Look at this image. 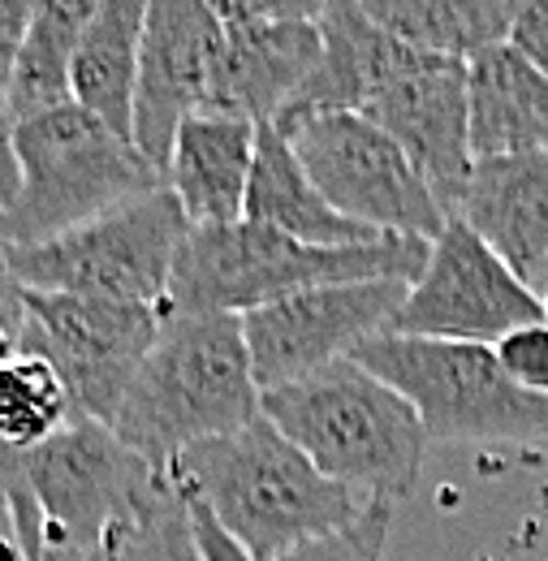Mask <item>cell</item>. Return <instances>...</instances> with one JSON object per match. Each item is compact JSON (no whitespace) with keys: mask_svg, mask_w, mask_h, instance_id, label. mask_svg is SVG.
<instances>
[{"mask_svg":"<svg viewBox=\"0 0 548 561\" xmlns=\"http://www.w3.org/2000/svg\"><path fill=\"white\" fill-rule=\"evenodd\" d=\"M242 220L269 225L276 233H289V238L311 242V247H367V242H385L380 233L345 220L342 211L316 191V182L307 178L302 160L294 156L289 139L276 126H260Z\"/></svg>","mask_w":548,"mask_h":561,"instance_id":"ffe728a7","label":"cell"},{"mask_svg":"<svg viewBox=\"0 0 548 561\" xmlns=\"http://www.w3.org/2000/svg\"><path fill=\"white\" fill-rule=\"evenodd\" d=\"M191 233V220L169 186L142 195L117 211H104L61 238L35 247H9V264L22 289L78 294L104 302L160 307L178 251Z\"/></svg>","mask_w":548,"mask_h":561,"instance_id":"ba28073f","label":"cell"},{"mask_svg":"<svg viewBox=\"0 0 548 561\" xmlns=\"http://www.w3.org/2000/svg\"><path fill=\"white\" fill-rule=\"evenodd\" d=\"M142 22H147L142 0H95L73 57V104L130 142H135Z\"/></svg>","mask_w":548,"mask_h":561,"instance_id":"44dd1931","label":"cell"},{"mask_svg":"<svg viewBox=\"0 0 548 561\" xmlns=\"http://www.w3.org/2000/svg\"><path fill=\"white\" fill-rule=\"evenodd\" d=\"M367 18L414 53L471 66L488 48L510 44L514 0H363Z\"/></svg>","mask_w":548,"mask_h":561,"instance_id":"7402d4cb","label":"cell"},{"mask_svg":"<svg viewBox=\"0 0 548 561\" xmlns=\"http://www.w3.org/2000/svg\"><path fill=\"white\" fill-rule=\"evenodd\" d=\"M407 294L411 280L398 277L350 280V285L302 289L242 316L260 389L269 393L354 358L372 337L393 329Z\"/></svg>","mask_w":548,"mask_h":561,"instance_id":"8fae6325","label":"cell"},{"mask_svg":"<svg viewBox=\"0 0 548 561\" xmlns=\"http://www.w3.org/2000/svg\"><path fill=\"white\" fill-rule=\"evenodd\" d=\"M22 169L18 204L0 216L4 247H35L135 204L164 186V173L130 139L87 108L66 104L13 130Z\"/></svg>","mask_w":548,"mask_h":561,"instance_id":"8992f818","label":"cell"},{"mask_svg":"<svg viewBox=\"0 0 548 561\" xmlns=\"http://www.w3.org/2000/svg\"><path fill=\"white\" fill-rule=\"evenodd\" d=\"M320 66L311 73L307 91L276 117L273 126H294L324 113H363L385 87H393L423 53L407 48L389 31H380L363 4L333 0L320 18Z\"/></svg>","mask_w":548,"mask_h":561,"instance_id":"e0dca14e","label":"cell"},{"mask_svg":"<svg viewBox=\"0 0 548 561\" xmlns=\"http://www.w3.org/2000/svg\"><path fill=\"white\" fill-rule=\"evenodd\" d=\"M186 501V496H182ZM186 510H191V523H195V540H199V558L204 561H255L247 549H238L225 531H220V523L207 514L199 501H186Z\"/></svg>","mask_w":548,"mask_h":561,"instance_id":"4dcf8cb0","label":"cell"},{"mask_svg":"<svg viewBox=\"0 0 548 561\" xmlns=\"http://www.w3.org/2000/svg\"><path fill=\"white\" fill-rule=\"evenodd\" d=\"M87 561H109V553H100V558H87Z\"/></svg>","mask_w":548,"mask_h":561,"instance_id":"e575fe53","label":"cell"},{"mask_svg":"<svg viewBox=\"0 0 548 561\" xmlns=\"http://www.w3.org/2000/svg\"><path fill=\"white\" fill-rule=\"evenodd\" d=\"M109 561H204L199 558V540H195V523L191 510L182 501V492H160L135 523L109 545Z\"/></svg>","mask_w":548,"mask_h":561,"instance_id":"d4e9b609","label":"cell"},{"mask_svg":"<svg viewBox=\"0 0 548 561\" xmlns=\"http://www.w3.org/2000/svg\"><path fill=\"white\" fill-rule=\"evenodd\" d=\"M255 142H260L255 122L220 108L195 113L178 130L164 164V186L178 195L191 229H216V225L242 220Z\"/></svg>","mask_w":548,"mask_h":561,"instance_id":"ac0fdd59","label":"cell"},{"mask_svg":"<svg viewBox=\"0 0 548 561\" xmlns=\"http://www.w3.org/2000/svg\"><path fill=\"white\" fill-rule=\"evenodd\" d=\"M492 351H496L501 371H505L518 389H527V393H545L548 398V324L545 320L505 333Z\"/></svg>","mask_w":548,"mask_h":561,"instance_id":"4316f807","label":"cell"},{"mask_svg":"<svg viewBox=\"0 0 548 561\" xmlns=\"http://www.w3.org/2000/svg\"><path fill=\"white\" fill-rule=\"evenodd\" d=\"M393 531V505L389 501H372L350 527L320 536L281 561H385V545Z\"/></svg>","mask_w":548,"mask_h":561,"instance_id":"484cf974","label":"cell"},{"mask_svg":"<svg viewBox=\"0 0 548 561\" xmlns=\"http://www.w3.org/2000/svg\"><path fill=\"white\" fill-rule=\"evenodd\" d=\"M22 333H26V289L13 277L9 247L0 242V358L22 351Z\"/></svg>","mask_w":548,"mask_h":561,"instance_id":"83f0119b","label":"cell"},{"mask_svg":"<svg viewBox=\"0 0 548 561\" xmlns=\"http://www.w3.org/2000/svg\"><path fill=\"white\" fill-rule=\"evenodd\" d=\"M13 113L4 104V91H0V216L18 204V191H22V169H18V151H13Z\"/></svg>","mask_w":548,"mask_h":561,"instance_id":"1f68e13d","label":"cell"},{"mask_svg":"<svg viewBox=\"0 0 548 561\" xmlns=\"http://www.w3.org/2000/svg\"><path fill=\"white\" fill-rule=\"evenodd\" d=\"M476 160L548 151V78L514 44L488 48L467 66Z\"/></svg>","mask_w":548,"mask_h":561,"instance_id":"d6986e66","label":"cell"},{"mask_svg":"<svg viewBox=\"0 0 548 561\" xmlns=\"http://www.w3.org/2000/svg\"><path fill=\"white\" fill-rule=\"evenodd\" d=\"M0 561H31L26 558L22 527H18V518H13V501H9L4 480H0Z\"/></svg>","mask_w":548,"mask_h":561,"instance_id":"d6a6232c","label":"cell"},{"mask_svg":"<svg viewBox=\"0 0 548 561\" xmlns=\"http://www.w3.org/2000/svg\"><path fill=\"white\" fill-rule=\"evenodd\" d=\"M91 9L95 0H44L35 9L31 35L4 87V104L18 126L73 104V57L91 22Z\"/></svg>","mask_w":548,"mask_h":561,"instance_id":"603a6c76","label":"cell"},{"mask_svg":"<svg viewBox=\"0 0 548 561\" xmlns=\"http://www.w3.org/2000/svg\"><path fill=\"white\" fill-rule=\"evenodd\" d=\"M35 9L39 4H31V0H0V91L13 78V66H18L31 22H35Z\"/></svg>","mask_w":548,"mask_h":561,"instance_id":"f1b7e54d","label":"cell"},{"mask_svg":"<svg viewBox=\"0 0 548 561\" xmlns=\"http://www.w3.org/2000/svg\"><path fill=\"white\" fill-rule=\"evenodd\" d=\"M354 363L411 402L432 445H548V398L518 389L492 346L380 333L354 354Z\"/></svg>","mask_w":548,"mask_h":561,"instance_id":"52a82bcc","label":"cell"},{"mask_svg":"<svg viewBox=\"0 0 548 561\" xmlns=\"http://www.w3.org/2000/svg\"><path fill=\"white\" fill-rule=\"evenodd\" d=\"M458 220L540 294L548 280V151L476 160Z\"/></svg>","mask_w":548,"mask_h":561,"instance_id":"2e32d148","label":"cell"},{"mask_svg":"<svg viewBox=\"0 0 548 561\" xmlns=\"http://www.w3.org/2000/svg\"><path fill=\"white\" fill-rule=\"evenodd\" d=\"M432 242L385 238L367 247H311L255 220L191 229L164 298V316H251L302 289L350 280H419Z\"/></svg>","mask_w":548,"mask_h":561,"instance_id":"277c9868","label":"cell"},{"mask_svg":"<svg viewBox=\"0 0 548 561\" xmlns=\"http://www.w3.org/2000/svg\"><path fill=\"white\" fill-rule=\"evenodd\" d=\"M510 44L548 78V0H532L518 9V22L510 31Z\"/></svg>","mask_w":548,"mask_h":561,"instance_id":"f546056e","label":"cell"},{"mask_svg":"<svg viewBox=\"0 0 548 561\" xmlns=\"http://www.w3.org/2000/svg\"><path fill=\"white\" fill-rule=\"evenodd\" d=\"M540 320H545V298L514 277L454 216L445 233L432 242V255L389 333L496 346L505 333Z\"/></svg>","mask_w":548,"mask_h":561,"instance_id":"7c38bea8","label":"cell"},{"mask_svg":"<svg viewBox=\"0 0 548 561\" xmlns=\"http://www.w3.org/2000/svg\"><path fill=\"white\" fill-rule=\"evenodd\" d=\"M164 329L160 307L104 302L78 294L26 289V333L22 351L48 358L82 420L113 427L122 398Z\"/></svg>","mask_w":548,"mask_h":561,"instance_id":"30bf717a","label":"cell"},{"mask_svg":"<svg viewBox=\"0 0 548 561\" xmlns=\"http://www.w3.org/2000/svg\"><path fill=\"white\" fill-rule=\"evenodd\" d=\"M363 117L398 142L449 216H458L476 173L471 151V87L467 66L445 57H419L393 87H385Z\"/></svg>","mask_w":548,"mask_h":561,"instance_id":"9a60e30c","label":"cell"},{"mask_svg":"<svg viewBox=\"0 0 548 561\" xmlns=\"http://www.w3.org/2000/svg\"><path fill=\"white\" fill-rule=\"evenodd\" d=\"M545 324H548V289H545Z\"/></svg>","mask_w":548,"mask_h":561,"instance_id":"836d02e7","label":"cell"},{"mask_svg":"<svg viewBox=\"0 0 548 561\" xmlns=\"http://www.w3.org/2000/svg\"><path fill=\"white\" fill-rule=\"evenodd\" d=\"M324 9V0H220L216 18L225 22V61L212 108L273 126L320 66Z\"/></svg>","mask_w":548,"mask_h":561,"instance_id":"4fadbf2b","label":"cell"},{"mask_svg":"<svg viewBox=\"0 0 548 561\" xmlns=\"http://www.w3.org/2000/svg\"><path fill=\"white\" fill-rule=\"evenodd\" d=\"M276 130L289 139L316 191L345 220L380 238L419 242H436L454 220L411 164V156L363 113H324Z\"/></svg>","mask_w":548,"mask_h":561,"instance_id":"9c48e42d","label":"cell"},{"mask_svg":"<svg viewBox=\"0 0 548 561\" xmlns=\"http://www.w3.org/2000/svg\"><path fill=\"white\" fill-rule=\"evenodd\" d=\"M78 420L61 371L31 351L0 358V449L26 454Z\"/></svg>","mask_w":548,"mask_h":561,"instance_id":"cb8c5ba5","label":"cell"},{"mask_svg":"<svg viewBox=\"0 0 548 561\" xmlns=\"http://www.w3.org/2000/svg\"><path fill=\"white\" fill-rule=\"evenodd\" d=\"M260 415L264 389L251 367L242 316H164L113 432L151 467L169 471L186 449L229 436Z\"/></svg>","mask_w":548,"mask_h":561,"instance_id":"3957f363","label":"cell"},{"mask_svg":"<svg viewBox=\"0 0 548 561\" xmlns=\"http://www.w3.org/2000/svg\"><path fill=\"white\" fill-rule=\"evenodd\" d=\"M164 476L186 501H199L255 561H281L320 536H333L372 505L333 484L269 415L186 449Z\"/></svg>","mask_w":548,"mask_h":561,"instance_id":"6da1fadb","label":"cell"},{"mask_svg":"<svg viewBox=\"0 0 548 561\" xmlns=\"http://www.w3.org/2000/svg\"><path fill=\"white\" fill-rule=\"evenodd\" d=\"M225 61V22L204 0H151L142 22L135 147L164 173L178 130L212 108Z\"/></svg>","mask_w":548,"mask_h":561,"instance_id":"5bb4252c","label":"cell"},{"mask_svg":"<svg viewBox=\"0 0 548 561\" xmlns=\"http://www.w3.org/2000/svg\"><path fill=\"white\" fill-rule=\"evenodd\" d=\"M0 480L31 561H87L169 489V476L117 440L113 427L78 420L39 449H0Z\"/></svg>","mask_w":548,"mask_h":561,"instance_id":"7a4b0ae2","label":"cell"},{"mask_svg":"<svg viewBox=\"0 0 548 561\" xmlns=\"http://www.w3.org/2000/svg\"><path fill=\"white\" fill-rule=\"evenodd\" d=\"M264 415L342 489L398 505L411 496L427 427L411 402L354 358L264 393Z\"/></svg>","mask_w":548,"mask_h":561,"instance_id":"5b68a950","label":"cell"}]
</instances>
